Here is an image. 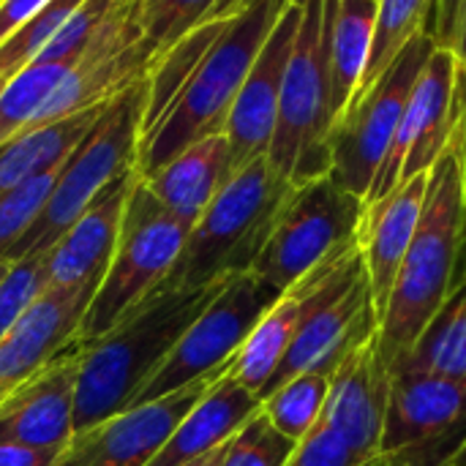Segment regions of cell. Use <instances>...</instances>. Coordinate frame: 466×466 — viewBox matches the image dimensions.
Segmentation results:
<instances>
[{
  "label": "cell",
  "instance_id": "obj_29",
  "mask_svg": "<svg viewBox=\"0 0 466 466\" xmlns=\"http://www.w3.org/2000/svg\"><path fill=\"white\" fill-rule=\"evenodd\" d=\"M227 19H208L197 30H191L183 41H177L167 55H161L150 71H147V106L142 120V137L161 120L167 106L175 101V96L183 90L205 52L213 46V41L221 35Z\"/></svg>",
  "mask_w": 466,
  "mask_h": 466
},
{
  "label": "cell",
  "instance_id": "obj_12",
  "mask_svg": "<svg viewBox=\"0 0 466 466\" xmlns=\"http://www.w3.org/2000/svg\"><path fill=\"white\" fill-rule=\"evenodd\" d=\"M139 8L142 0H120L109 11V16L93 30V35L76 55L74 68L35 115L33 126L104 106L134 82L147 76L153 57L142 41Z\"/></svg>",
  "mask_w": 466,
  "mask_h": 466
},
{
  "label": "cell",
  "instance_id": "obj_10",
  "mask_svg": "<svg viewBox=\"0 0 466 466\" xmlns=\"http://www.w3.org/2000/svg\"><path fill=\"white\" fill-rule=\"evenodd\" d=\"M377 333L380 314L358 243L325 273L281 366L262 390V399L300 374L333 377L336 369Z\"/></svg>",
  "mask_w": 466,
  "mask_h": 466
},
{
  "label": "cell",
  "instance_id": "obj_41",
  "mask_svg": "<svg viewBox=\"0 0 466 466\" xmlns=\"http://www.w3.org/2000/svg\"><path fill=\"white\" fill-rule=\"evenodd\" d=\"M360 466H451V459L434 451H399V453H380Z\"/></svg>",
  "mask_w": 466,
  "mask_h": 466
},
{
  "label": "cell",
  "instance_id": "obj_47",
  "mask_svg": "<svg viewBox=\"0 0 466 466\" xmlns=\"http://www.w3.org/2000/svg\"><path fill=\"white\" fill-rule=\"evenodd\" d=\"M5 82H8V76H0V90L5 87Z\"/></svg>",
  "mask_w": 466,
  "mask_h": 466
},
{
  "label": "cell",
  "instance_id": "obj_34",
  "mask_svg": "<svg viewBox=\"0 0 466 466\" xmlns=\"http://www.w3.org/2000/svg\"><path fill=\"white\" fill-rule=\"evenodd\" d=\"M82 3L85 0H49L19 30H14L0 44V76H11L30 60H35L38 52L60 33V27L76 14Z\"/></svg>",
  "mask_w": 466,
  "mask_h": 466
},
{
  "label": "cell",
  "instance_id": "obj_3",
  "mask_svg": "<svg viewBox=\"0 0 466 466\" xmlns=\"http://www.w3.org/2000/svg\"><path fill=\"white\" fill-rule=\"evenodd\" d=\"M287 5L289 0H251L243 11L227 19L221 35L205 52L183 90L167 106L161 120L139 139L137 175L150 177L194 142L224 134L248 68Z\"/></svg>",
  "mask_w": 466,
  "mask_h": 466
},
{
  "label": "cell",
  "instance_id": "obj_20",
  "mask_svg": "<svg viewBox=\"0 0 466 466\" xmlns=\"http://www.w3.org/2000/svg\"><path fill=\"white\" fill-rule=\"evenodd\" d=\"M137 169L112 180L87 210L60 235L46 251V284L71 287L82 281H104L109 259L117 246L123 210L134 186Z\"/></svg>",
  "mask_w": 466,
  "mask_h": 466
},
{
  "label": "cell",
  "instance_id": "obj_23",
  "mask_svg": "<svg viewBox=\"0 0 466 466\" xmlns=\"http://www.w3.org/2000/svg\"><path fill=\"white\" fill-rule=\"evenodd\" d=\"M341 257H336V259H341ZM336 259L325 262L322 268H317L306 279H300L295 287L281 292V298L262 314V319L254 325L246 344L235 355V360L229 366V377L238 385H243L246 390H251L254 396H259V401H262V390L268 388L276 369L281 366V360H284V355H287V350L314 300V292L319 289L325 273L333 268Z\"/></svg>",
  "mask_w": 466,
  "mask_h": 466
},
{
  "label": "cell",
  "instance_id": "obj_37",
  "mask_svg": "<svg viewBox=\"0 0 466 466\" xmlns=\"http://www.w3.org/2000/svg\"><path fill=\"white\" fill-rule=\"evenodd\" d=\"M366 464V459L350 445L344 442L336 431H330L328 426H317L303 442H298L292 459L287 466H360Z\"/></svg>",
  "mask_w": 466,
  "mask_h": 466
},
{
  "label": "cell",
  "instance_id": "obj_11",
  "mask_svg": "<svg viewBox=\"0 0 466 466\" xmlns=\"http://www.w3.org/2000/svg\"><path fill=\"white\" fill-rule=\"evenodd\" d=\"M279 298L281 292L251 270L229 276L216 292V298L199 311V317L177 339L169 358L153 374V380L139 390L134 404L156 401L202 377H210L232 366L235 355L246 344L254 325Z\"/></svg>",
  "mask_w": 466,
  "mask_h": 466
},
{
  "label": "cell",
  "instance_id": "obj_42",
  "mask_svg": "<svg viewBox=\"0 0 466 466\" xmlns=\"http://www.w3.org/2000/svg\"><path fill=\"white\" fill-rule=\"evenodd\" d=\"M248 3H251V0H216L213 8H210V14H208V19H229V16H235L238 11H243ZM208 19H205V22H208Z\"/></svg>",
  "mask_w": 466,
  "mask_h": 466
},
{
  "label": "cell",
  "instance_id": "obj_38",
  "mask_svg": "<svg viewBox=\"0 0 466 466\" xmlns=\"http://www.w3.org/2000/svg\"><path fill=\"white\" fill-rule=\"evenodd\" d=\"M57 456H60V451L0 442V466H55Z\"/></svg>",
  "mask_w": 466,
  "mask_h": 466
},
{
  "label": "cell",
  "instance_id": "obj_25",
  "mask_svg": "<svg viewBox=\"0 0 466 466\" xmlns=\"http://www.w3.org/2000/svg\"><path fill=\"white\" fill-rule=\"evenodd\" d=\"M377 0H328L330 35H328V60H330V90H333V115L339 117L371 57V41L377 27Z\"/></svg>",
  "mask_w": 466,
  "mask_h": 466
},
{
  "label": "cell",
  "instance_id": "obj_48",
  "mask_svg": "<svg viewBox=\"0 0 466 466\" xmlns=\"http://www.w3.org/2000/svg\"><path fill=\"white\" fill-rule=\"evenodd\" d=\"M0 401H3V393H0Z\"/></svg>",
  "mask_w": 466,
  "mask_h": 466
},
{
  "label": "cell",
  "instance_id": "obj_49",
  "mask_svg": "<svg viewBox=\"0 0 466 466\" xmlns=\"http://www.w3.org/2000/svg\"><path fill=\"white\" fill-rule=\"evenodd\" d=\"M377 3H380V0H377Z\"/></svg>",
  "mask_w": 466,
  "mask_h": 466
},
{
  "label": "cell",
  "instance_id": "obj_24",
  "mask_svg": "<svg viewBox=\"0 0 466 466\" xmlns=\"http://www.w3.org/2000/svg\"><path fill=\"white\" fill-rule=\"evenodd\" d=\"M259 396L238 385L227 371L177 423L172 437L147 466H186L213 453L216 448L227 445L243 429V423L259 412Z\"/></svg>",
  "mask_w": 466,
  "mask_h": 466
},
{
  "label": "cell",
  "instance_id": "obj_33",
  "mask_svg": "<svg viewBox=\"0 0 466 466\" xmlns=\"http://www.w3.org/2000/svg\"><path fill=\"white\" fill-rule=\"evenodd\" d=\"M66 161L49 167L41 175H33L27 180H22L19 186L8 188L0 194V262L8 257V251L16 246V240L38 221V216L44 213L55 183L60 177Z\"/></svg>",
  "mask_w": 466,
  "mask_h": 466
},
{
  "label": "cell",
  "instance_id": "obj_7",
  "mask_svg": "<svg viewBox=\"0 0 466 466\" xmlns=\"http://www.w3.org/2000/svg\"><path fill=\"white\" fill-rule=\"evenodd\" d=\"M191 227L169 213L137 175L123 210L115 254L98 284L76 339L85 344L106 336L172 273Z\"/></svg>",
  "mask_w": 466,
  "mask_h": 466
},
{
  "label": "cell",
  "instance_id": "obj_13",
  "mask_svg": "<svg viewBox=\"0 0 466 466\" xmlns=\"http://www.w3.org/2000/svg\"><path fill=\"white\" fill-rule=\"evenodd\" d=\"M227 371L229 366L169 396L134 404L85 431H76L60 451L55 466H147L172 437L177 423Z\"/></svg>",
  "mask_w": 466,
  "mask_h": 466
},
{
  "label": "cell",
  "instance_id": "obj_21",
  "mask_svg": "<svg viewBox=\"0 0 466 466\" xmlns=\"http://www.w3.org/2000/svg\"><path fill=\"white\" fill-rule=\"evenodd\" d=\"M429 175L431 172H423L399 183L390 194L371 202L366 210L360 227V251H363L369 287L380 319L385 314L399 268L418 232L426 194H429Z\"/></svg>",
  "mask_w": 466,
  "mask_h": 466
},
{
  "label": "cell",
  "instance_id": "obj_40",
  "mask_svg": "<svg viewBox=\"0 0 466 466\" xmlns=\"http://www.w3.org/2000/svg\"><path fill=\"white\" fill-rule=\"evenodd\" d=\"M49 0H0V44Z\"/></svg>",
  "mask_w": 466,
  "mask_h": 466
},
{
  "label": "cell",
  "instance_id": "obj_4",
  "mask_svg": "<svg viewBox=\"0 0 466 466\" xmlns=\"http://www.w3.org/2000/svg\"><path fill=\"white\" fill-rule=\"evenodd\" d=\"M292 186L268 156L238 169L186 238V246L158 289H202L248 273L262 254Z\"/></svg>",
  "mask_w": 466,
  "mask_h": 466
},
{
  "label": "cell",
  "instance_id": "obj_19",
  "mask_svg": "<svg viewBox=\"0 0 466 466\" xmlns=\"http://www.w3.org/2000/svg\"><path fill=\"white\" fill-rule=\"evenodd\" d=\"M390 396V369L380 352V339H369L330 377L322 426L350 442L366 461L380 456L385 412Z\"/></svg>",
  "mask_w": 466,
  "mask_h": 466
},
{
  "label": "cell",
  "instance_id": "obj_27",
  "mask_svg": "<svg viewBox=\"0 0 466 466\" xmlns=\"http://www.w3.org/2000/svg\"><path fill=\"white\" fill-rule=\"evenodd\" d=\"M76 55L30 60L25 68L8 76L5 87L0 90V147L33 126L35 115L44 109V104L66 79V74L74 68Z\"/></svg>",
  "mask_w": 466,
  "mask_h": 466
},
{
  "label": "cell",
  "instance_id": "obj_30",
  "mask_svg": "<svg viewBox=\"0 0 466 466\" xmlns=\"http://www.w3.org/2000/svg\"><path fill=\"white\" fill-rule=\"evenodd\" d=\"M330 377L300 374L262 399V412L268 420L292 442H303L322 420L328 404Z\"/></svg>",
  "mask_w": 466,
  "mask_h": 466
},
{
  "label": "cell",
  "instance_id": "obj_44",
  "mask_svg": "<svg viewBox=\"0 0 466 466\" xmlns=\"http://www.w3.org/2000/svg\"><path fill=\"white\" fill-rule=\"evenodd\" d=\"M224 448H227V445L216 448L213 453H208V456H202V459H197V461H191V464H186V466H221V459H224Z\"/></svg>",
  "mask_w": 466,
  "mask_h": 466
},
{
  "label": "cell",
  "instance_id": "obj_8",
  "mask_svg": "<svg viewBox=\"0 0 466 466\" xmlns=\"http://www.w3.org/2000/svg\"><path fill=\"white\" fill-rule=\"evenodd\" d=\"M366 210V199L341 188L330 175L295 186L251 273L287 292L311 270L360 243Z\"/></svg>",
  "mask_w": 466,
  "mask_h": 466
},
{
  "label": "cell",
  "instance_id": "obj_22",
  "mask_svg": "<svg viewBox=\"0 0 466 466\" xmlns=\"http://www.w3.org/2000/svg\"><path fill=\"white\" fill-rule=\"evenodd\" d=\"M232 175L235 164L229 139L227 134H213L177 153L150 177H139L169 213H175L186 227L194 229V224L202 218V213L210 208V202L218 197Z\"/></svg>",
  "mask_w": 466,
  "mask_h": 466
},
{
  "label": "cell",
  "instance_id": "obj_26",
  "mask_svg": "<svg viewBox=\"0 0 466 466\" xmlns=\"http://www.w3.org/2000/svg\"><path fill=\"white\" fill-rule=\"evenodd\" d=\"M104 106H93L44 126H33L0 147V194L19 186L22 180L46 172L49 167L66 161L71 150L87 137V131L101 117Z\"/></svg>",
  "mask_w": 466,
  "mask_h": 466
},
{
  "label": "cell",
  "instance_id": "obj_46",
  "mask_svg": "<svg viewBox=\"0 0 466 466\" xmlns=\"http://www.w3.org/2000/svg\"><path fill=\"white\" fill-rule=\"evenodd\" d=\"M8 265H11V262H5V259H3V262H0V279H3V276H5V270H8Z\"/></svg>",
  "mask_w": 466,
  "mask_h": 466
},
{
  "label": "cell",
  "instance_id": "obj_36",
  "mask_svg": "<svg viewBox=\"0 0 466 466\" xmlns=\"http://www.w3.org/2000/svg\"><path fill=\"white\" fill-rule=\"evenodd\" d=\"M46 251L14 259L0 279V339L46 289Z\"/></svg>",
  "mask_w": 466,
  "mask_h": 466
},
{
  "label": "cell",
  "instance_id": "obj_14",
  "mask_svg": "<svg viewBox=\"0 0 466 466\" xmlns=\"http://www.w3.org/2000/svg\"><path fill=\"white\" fill-rule=\"evenodd\" d=\"M459 63L445 46H437L429 57L412 98L404 109L393 145L374 177L366 205L390 194L399 183L431 172L453 137V93Z\"/></svg>",
  "mask_w": 466,
  "mask_h": 466
},
{
  "label": "cell",
  "instance_id": "obj_16",
  "mask_svg": "<svg viewBox=\"0 0 466 466\" xmlns=\"http://www.w3.org/2000/svg\"><path fill=\"white\" fill-rule=\"evenodd\" d=\"M85 341L57 352L44 369L30 374L0 401V442L63 451L74 437L76 377Z\"/></svg>",
  "mask_w": 466,
  "mask_h": 466
},
{
  "label": "cell",
  "instance_id": "obj_2",
  "mask_svg": "<svg viewBox=\"0 0 466 466\" xmlns=\"http://www.w3.org/2000/svg\"><path fill=\"white\" fill-rule=\"evenodd\" d=\"M221 284L202 289H156L106 336L85 344L76 377L74 434L134 404Z\"/></svg>",
  "mask_w": 466,
  "mask_h": 466
},
{
  "label": "cell",
  "instance_id": "obj_15",
  "mask_svg": "<svg viewBox=\"0 0 466 466\" xmlns=\"http://www.w3.org/2000/svg\"><path fill=\"white\" fill-rule=\"evenodd\" d=\"M466 440V377L393 371L380 453L434 451L453 456Z\"/></svg>",
  "mask_w": 466,
  "mask_h": 466
},
{
  "label": "cell",
  "instance_id": "obj_18",
  "mask_svg": "<svg viewBox=\"0 0 466 466\" xmlns=\"http://www.w3.org/2000/svg\"><path fill=\"white\" fill-rule=\"evenodd\" d=\"M101 281H82L71 287H46L30 309L0 339V393L5 396L30 374L44 369L63 352L93 303Z\"/></svg>",
  "mask_w": 466,
  "mask_h": 466
},
{
  "label": "cell",
  "instance_id": "obj_43",
  "mask_svg": "<svg viewBox=\"0 0 466 466\" xmlns=\"http://www.w3.org/2000/svg\"><path fill=\"white\" fill-rule=\"evenodd\" d=\"M451 52L456 55V63H459V68H466V0L461 3L459 30H456V41H453Z\"/></svg>",
  "mask_w": 466,
  "mask_h": 466
},
{
  "label": "cell",
  "instance_id": "obj_39",
  "mask_svg": "<svg viewBox=\"0 0 466 466\" xmlns=\"http://www.w3.org/2000/svg\"><path fill=\"white\" fill-rule=\"evenodd\" d=\"M451 142L459 150L461 172H464V194H466V68H459L456 74V93H453V137Z\"/></svg>",
  "mask_w": 466,
  "mask_h": 466
},
{
  "label": "cell",
  "instance_id": "obj_1",
  "mask_svg": "<svg viewBox=\"0 0 466 466\" xmlns=\"http://www.w3.org/2000/svg\"><path fill=\"white\" fill-rule=\"evenodd\" d=\"M466 281L464 172L451 142L429 175V194L418 232L393 281L380 319V352L393 371L418 344L423 330Z\"/></svg>",
  "mask_w": 466,
  "mask_h": 466
},
{
  "label": "cell",
  "instance_id": "obj_35",
  "mask_svg": "<svg viewBox=\"0 0 466 466\" xmlns=\"http://www.w3.org/2000/svg\"><path fill=\"white\" fill-rule=\"evenodd\" d=\"M298 442L287 440L262 412H254L227 442L221 466H287Z\"/></svg>",
  "mask_w": 466,
  "mask_h": 466
},
{
  "label": "cell",
  "instance_id": "obj_28",
  "mask_svg": "<svg viewBox=\"0 0 466 466\" xmlns=\"http://www.w3.org/2000/svg\"><path fill=\"white\" fill-rule=\"evenodd\" d=\"M393 371L466 377V281L448 298V303L418 339L415 350Z\"/></svg>",
  "mask_w": 466,
  "mask_h": 466
},
{
  "label": "cell",
  "instance_id": "obj_5",
  "mask_svg": "<svg viewBox=\"0 0 466 466\" xmlns=\"http://www.w3.org/2000/svg\"><path fill=\"white\" fill-rule=\"evenodd\" d=\"M328 35V0H303V16L287 66L276 131L268 150L270 167L292 188L330 175V131L336 115Z\"/></svg>",
  "mask_w": 466,
  "mask_h": 466
},
{
  "label": "cell",
  "instance_id": "obj_9",
  "mask_svg": "<svg viewBox=\"0 0 466 466\" xmlns=\"http://www.w3.org/2000/svg\"><path fill=\"white\" fill-rule=\"evenodd\" d=\"M434 49L437 41L426 30L415 33L380 79L355 96L336 117L330 131V177L341 188L369 199L374 177L393 145L404 109Z\"/></svg>",
  "mask_w": 466,
  "mask_h": 466
},
{
  "label": "cell",
  "instance_id": "obj_6",
  "mask_svg": "<svg viewBox=\"0 0 466 466\" xmlns=\"http://www.w3.org/2000/svg\"><path fill=\"white\" fill-rule=\"evenodd\" d=\"M147 106V76L106 104L87 137L66 158L55 191L38 221L16 240L5 262L49 251L87 205L120 175L137 169L142 120Z\"/></svg>",
  "mask_w": 466,
  "mask_h": 466
},
{
  "label": "cell",
  "instance_id": "obj_45",
  "mask_svg": "<svg viewBox=\"0 0 466 466\" xmlns=\"http://www.w3.org/2000/svg\"><path fill=\"white\" fill-rule=\"evenodd\" d=\"M451 466H466V440L459 445V451L451 456Z\"/></svg>",
  "mask_w": 466,
  "mask_h": 466
},
{
  "label": "cell",
  "instance_id": "obj_31",
  "mask_svg": "<svg viewBox=\"0 0 466 466\" xmlns=\"http://www.w3.org/2000/svg\"><path fill=\"white\" fill-rule=\"evenodd\" d=\"M431 3L434 0H380L377 27H374V41H371V57H369L366 74H363L355 96H360L363 90H369L380 79V74L390 66V60L407 46V41L415 33L426 30Z\"/></svg>",
  "mask_w": 466,
  "mask_h": 466
},
{
  "label": "cell",
  "instance_id": "obj_32",
  "mask_svg": "<svg viewBox=\"0 0 466 466\" xmlns=\"http://www.w3.org/2000/svg\"><path fill=\"white\" fill-rule=\"evenodd\" d=\"M213 3L216 0H142V41L153 63L167 55L177 41H183L191 30H197L208 19Z\"/></svg>",
  "mask_w": 466,
  "mask_h": 466
},
{
  "label": "cell",
  "instance_id": "obj_17",
  "mask_svg": "<svg viewBox=\"0 0 466 466\" xmlns=\"http://www.w3.org/2000/svg\"><path fill=\"white\" fill-rule=\"evenodd\" d=\"M300 16H303V0H289L276 27L270 30L268 41L262 44L254 66L248 68V76L232 104L224 134L232 147L235 172L268 156L270 150L281 87H284L287 66L295 49Z\"/></svg>",
  "mask_w": 466,
  "mask_h": 466
}]
</instances>
